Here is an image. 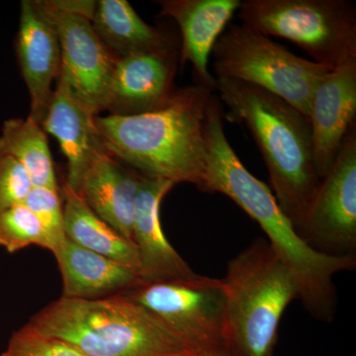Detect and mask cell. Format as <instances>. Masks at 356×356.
Returning <instances> with one entry per match:
<instances>
[{"label": "cell", "mask_w": 356, "mask_h": 356, "mask_svg": "<svg viewBox=\"0 0 356 356\" xmlns=\"http://www.w3.org/2000/svg\"><path fill=\"white\" fill-rule=\"evenodd\" d=\"M206 140L207 165L201 191L228 196L261 226L273 252L296 280L306 310L321 322H332L337 306L334 276L355 269V257L323 254L299 235L271 189L236 156L221 114L212 113L208 118Z\"/></svg>", "instance_id": "1"}, {"label": "cell", "mask_w": 356, "mask_h": 356, "mask_svg": "<svg viewBox=\"0 0 356 356\" xmlns=\"http://www.w3.org/2000/svg\"><path fill=\"white\" fill-rule=\"evenodd\" d=\"M212 90L177 89L163 106L146 113L97 116L105 149L143 177L202 188L207 165L206 123Z\"/></svg>", "instance_id": "2"}, {"label": "cell", "mask_w": 356, "mask_h": 356, "mask_svg": "<svg viewBox=\"0 0 356 356\" xmlns=\"http://www.w3.org/2000/svg\"><path fill=\"white\" fill-rule=\"evenodd\" d=\"M215 91L232 120L247 126L268 170L271 191L297 232L321 179L314 163L310 122L277 96L229 79H215Z\"/></svg>", "instance_id": "3"}, {"label": "cell", "mask_w": 356, "mask_h": 356, "mask_svg": "<svg viewBox=\"0 0 356 356\" xmlns=\"http://www.w3.org/2000/svg\"><path fill=\"white\" fill-rule=\"evenodd\" d=\"M27 325L86 356H177L195 351L151 311L123 295L97 300L62 296Z\"/></svg>", "instance_id": "4"}, {"label": "cell", "mask_w": 356, "mask_h": 356, "mask_svg": "<svg viewBox=\"0 0 356 356\" xmlns=\"http://www.w3.org/2000/svg\"><path fill=\"white\" fill-rule=\"evenodd\" d=\"M221 280L229 356H273L283 313L300 299L291 271L268 242L257 238L229 261Z\"/></svg>", "instance_id": "5"}, {"label": "cell", "mask_w": 356, "mask_h": 356, "mask_svg": "<svg viewBox=\"0 0 356 356\" xmlns=\"http://www.w3.org/2000/svg\"><path fill=\"white\" fill-rule=\"evenodd\" d=\"M242 24L292 42L311 60L337 67L356 58V7L348 0H243Z\"/></svg>", "instance_id": "6"}, {"label": "cell", "mask_w": 356, "mask_h": 356, "mask_svg": "<svg viewBox=\"0 0 356 356\" xmlns=\"http://www.w3.org/2000/svg\"><path fill=\"white\" fill-rule=\"evenodd\" d=\"M212 55L215 79H235L264 89L289 103L307 119L316 86L332 70L295 55L243 24L229 25Z\"/></svg>", "instance_id": "7"}, {"label": "cell", "mask_w": 356, "mask_h": 356, "mask_svg": "<svg viewBox=\"0 0 356 356\" xmlns=\"http://www.w3.org/2000/svg\"><path fill=\"white\" fill-rule=\"evenodd\" d=\"M123 296L151 311L191 350L227 351L221 280L201 275L191 282L140 281Z\"/></svg>", "instance_id": "8"}, {"label": "cell", "mask_w": 356, "mask_h": 356, "mask_svg": "<svg viewBox=\"0 0 356 356\" xmlns=\"http://www.w3.org/2000/svg\"><path fill=\"white\" fill-rule=\"evenodd\" d=\"M298 234L312 248L334 257H355L356 128L321 179Z\"/></svg>", "instance_id": "9"}, {"label": "cell", "mask_w": 356, "mask_h": 356, "mask_svg": "<svg viewBox=\"0 0 356 356\" xmlns=\"http://www.w3.org/2000/svg\"><path fill=\"white\" fill-rule=\"evenodd\" d=\"M60 40L63 77L74 92L98 114L107 110L116 58L93 29L91 21L42 1Z\"/></svg>", "instance_id": "10"}, {"label": "cell", "mask_w": 356, "mask_h": 356, "mask_svg": "<svg viewBox=\"0 0 356 356\" xmlns=\"http://www.w3.org/2000/svg\"><path fill=\"white\" fill-rule=\"evenodd\" d=\"M355 117L356 58H350L330 70L311 96L308 119L320 179L336 161Z\"/></svg>", "instance_id": "11"}, {"label": "cell", "mask_w": 356, "mask_h": 356, "mask_svg": "<svg viewBox=\"0 0 356 356\" xmlns=\"http://www.w3.org/2000/svg\"><path fill=\"white\" fill-rule=\"evenodd\" d=\"M175 186L168 180L140 177L134 211L133 243L139 257V276L144 283L191 282L200 274L170 245L163 233L159 210Z\"/></svg>", "instance_id": "12"}, {"label": "cell", "mask_w": 356, "mask_h": 356, "mask_svg": "<svg viewBox=\"0 0 356 356\" xmlns=\"http://www.w3.org/2000/svg\"><path fill=\"white\" fill-rule=\"evenodd\" d=\"M17 56L31 98L30 116L41 125L62 69L57 30L42 1L21 2Z\"/></svg>", "instance_id": "13"}, {"label": "cell", "mask_w": 356, "mask_h": 356, "mask_svg": "<svg viewBox=\"0 0 356 356\" xmlns=\"http://www.w3.org/2000/svg\"><path fill=\"white\" fill-rule=\"evenodd\" d=\"M178 62L175 49L116 58L107 107L110 114L131 116L163 106L175 92Z\"/></svg>", "instance_id": "14"}, {"label": "cell", "mask_w": 356, "mask_h": 356, "mask_svg": "<svg viewBox=\"0 0 356 356\" xmlns=\"http://www.w3.org/2000/svg\"><path fill=\"white\" fill-rule=\"evenodd\" d=\"M97 112L58 76L41 126L60 144L67 161L65 184L79 192L84 172L100 154L107 153L96 125Z\"/></svg>", "instance_id": "15"}, {"label": "cell", "mask_w": 356, "mask_h": 356, "mask_svg": "<svg viewBox=\"0 0 356 356\" xmlns=\"http://www.w3.org/2000/svg\"><path fill=\"white\" fill-rule=\"evenodd\" d=\"M241 0H161V14L172 18L181 33L179 60L191 63L196 83L215 91L216 79L209 60L217 40L225 31Z\"/></svg>", "instance_id": "16"}, {"label": "cell", "mask_w": 356, "mask_h": 356, "mask_svg": "<svg viewBox=\"0 0 356 356\" xmlns=\"http://www.w3.org/2000/svg\"><path fill=\"white\" fill-rule=\"evenodd\" d=\"M140 177L105 153L88 166L77 192L100 219L133 245L134 211Z\"/></svg>", "instance_id": "17"}, {"label": "cell", "mask_w": 356, "mask_h": 356, "mask_svg": "<svg viewBox=\"0 0 356 356\" xmlns=\"http://www.w3.org/2000/svg\"><path fill=\"white\" fill-rule=\"evenodd\" d=\"M54 255L62 273L65 298H109L123 295L140 282L136 269L86 250L69 238Z\"/></svg>", "instance_id": "18"}, {"label": "cell", "mask_w": 356, "mask_h": 356, "mask_svg": "<svg viewBox=\"0 0 356 356\" xmlns=\"http://www.w3.org/2000/svg\"><path fill=\"white\" fill-rule=\"evenodd\" d=\"M91 24L115 58L175 49L165 33L145 22L126 0L96 1Z\"/></svg>", "instance_id": "19"}, {"label": "cell", "mask_w": 356, "mask_h": 356, "mask_svg": "<svg viewBox=\"0 0 356 356\" xmlns=\"http://www.w3.org/2000/svg\"><path fill=\"white\" fill-rule=\"evenodd\" d=\"M62 196L67 238L86 250L132 267L139 273V257L132 243L100 219L83 198L65 184L62 187Z\"/></svg>", "instance_id": "20"}, {"label": "cell", "mask_w": 356, "mask_h": 356, "mask_svg": "<svg viewBox=\"0 0 356 356\" xmlns=\"http://www.w3.org/2000/svg\"><path fill=\"white\" fill-rule=\"evenodd\" d=\"M0 153L17 159L25 168L33 187L60 191L48 137L31 117L4 122L0 136Z\"/></svg>", "instance_id": "21"}, {"label": "cell", "mask_w": 356, "mask_h": 356, "mask_svg": "<svg viewBox=\"0 0 356 356\" xmlns=\"http://www.w3.org/2000/svg\"><path fill=\"white\" fill-rule=\"evenodd\" d=\"M51 250L41 222L24 204H18L0 214V247L7 252H19L29 245Z\"/></svg>", "instance_id": "22"}, {"label": "cell", "mask_w": 356, "mask_h": 356, "mask_svg": "<svg viewBox=\"0 0 356 356\" xmlns=\"http://www.w3.org/2000/svg\"><path fill=\"white\" fill-rule=\"evenodd\" d=\"M43 227L54 254L64 245L65 238L64 208L60 191L44 187H33L24 201Z\"/></svg>", "instance_id": "23"}, {"label": "cell", "mask_w": 356, "mask_h": 356, "mask_svg": "<svg viewBox=\"0 0 356 356\" xmlns=\"http://www.w3.org/2000/svg\"><path fill=\"white\" fill-rule=\"evenodd\" d=\"M0 356H86L72 344L57 337L44 336L27 325L14 332Z\"/></svg>", "instance_id": "24"}, {"label": "cell", "mask_w": 356, "mask_h": 356, "mask_svg": "<svg viewBox=\"0 0 356 356\" xmlns=\"http://www.w3.org/2000/svg\"><path fill=\"white\" fill-rule=\"evenodd\" d=\"M32 188L29 175L19 161L0 153V214L24 203Z\"/></svg>", "instance_id": "25"}, {"label": "cell", "mask_w": 356, "mask_h": 356, "mask_svg": "<svg viewBox=\"0 0 356 356\" xmlns=\"http://www.w3.org/2000/svg\"><path fill=\"white\" fill-rule=\"evenodd\" d=\"M177 356H229L226 350L221 351H189Z\"/></svg>", "instance_id": "26"}]
</instances>
